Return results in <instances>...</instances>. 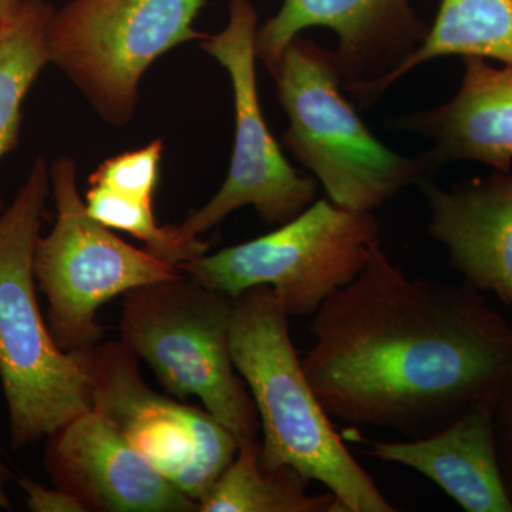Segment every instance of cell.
I'll list each match as a JSON object with an SVG mask.
<instances>
[{
    "instance_id": "obj_1",
    "label": "cell",
    "mask_w": 512,
    "mask_h": 512,
    "mask_svg": "<svg viewBox=\"0 0 512 512\" xmlns=\"http://www.w3.org/2000/svg\"><path fill=\"white\" fill-rule=\"evenodd\" d=\"M303 370L330 419L430 436L512 376V325L480 291L410 279L379 245L313 315Z\"/></svg>"
},
{
    "instance_id": "obj_2",
    "label": "cell",
    "mask_w": 512,
    "mask_h": 512,
    "mask_svg": "<svg viewBox=\"0 0 512 512\" xmlns=\"http://www.w3.org/2000/svg\"><path fill=\"white\" fill-rule=\"evenodd\" d=\"M229 345L258 412L265 468L292 467L319 481L340 512H394L333 427L293 348L289 316L269 286L235 296Z\"/></svg>"
},
{
    "instance_id": "obj_3",
    "label": "cell",
    "mask_w": 512,
    "mask_h": 512,
    "mask_svg": "<svg viewBox=\"0 0 512 512\" xmlns=\"http://www.w3.org/2000/svg\"><path fill=\"white\" fill-rule=\"evenodd\" d=\"M49 191V165L37 158L0 214V384L15 450L92 410L82 362L57 346L37 301L33 255Z\"/></svg>"
},
{
    "instance_id": "obj_4",
    "label": "cell",
    "mask_w": 512,
    "mask_h": 512,
    "mask_svg": "<svg viewBox=\"0 0 512 512\" xmlns=\"http://www.w3.org/2000/svg\"><path fill=\"white\" fill-rule=\"evenodd\" d=\"M269 73L288 114L284 146L333 204L373 212L433 168L426 154L402 156L373 136L342 92L332 50L298 36Z\"/></svg>"
},
{
    "instance_id": "obj_5",
    "label": "cell",
    "mask_w": 512,
    "mask_h": 512,
    "mask_svg": "<svg viewBox=\"0 0 512 512\" xmlns=\"http://www.w3.org/2000/svg\"><path fill=\"white\" fill-rule=\"evenodd\" d=\"M234 298L181 272L124 295L121 342L177 399L194 396L238 443L258 440V412L229 345Z\"/></svg>"
},
{
    "instance_id": "obj_6",
    "label": "cell",
    "mask_w": 512,
    "mask_h": 512,
    "mask_svg": "<svg viewBox=\"0 0 512 512\" xmlns=\"http://www.w3.org/2000/svg\"><path fill=\"white\" fill-rule=\"evenodd\" d=\"M380 244L373 212L313 201L281 228L178 266L212 291L241 295L269 286L289 318L313 316L333 293L355 281Z\"/></svg>"
},
{
    "instance_id": "obj_7",
    "label": "cell",
    "mask_w": 512,
    "mask_h": 512,
    "mask_svg": "<svg viewBox=\"0 0 512 512\" xmlns=\"http://www.w3.org/2000/svg\"><path fill=\"white\" fill-rule=\"evenodd\" d=\"M76 174V163L67 156L50 167L56 221L46 237L37 238L33 255L36 284L49 303L47 326L57 346L69 353L103 338L96 319L101 306L181 274L177 266L131 247L94 220L80 197Z\"/></svg>"
},
{
    "instance_id": "obj_8",
    "label": "cell",
    "mask_w": 512,
    "mask_h": 512,
    "mask_svg": "<svg viewBox=\"0 0 512 512\" xmlns=\"http://www.w3.org/2000/svg\"><path fill=\"white\" fill-rule=\"evenodd\" d=\"M204 6L205 0H69L47 26L49 63L104 120L124 126L148 67L174 47L207 36L194 28Z\"/></svg>"
},
{
    "instance_id": "obj_9",
    "label": "cell",
    "mask_w": 512,
    "mask_h": 512,
    "mask_svg": "<svg viewBox=\"0 0 512 512\" xmlns=\"http://www.w3.org/2000/svg\"><path fill=\"white\" fill-rule=\"evenodd\" d=\"M258 13L252 0H229L227 26L201 40L202 50L227 70L234 92L235 141L220 191L181 224L178 237L198 235L251 205L268 224H286L315 201L316 180L286 160L266 124L256 84Z\"/></svg>"
},
{
    "instance_id": "obj_10",
    "label": "cell",
    "mask_w": 512,
    "mask_h": 512,
    "mask_svg": "<svg viewBox=\"0 0 512 512\" xmlns=\"http://www.w3.org/2000/svg\"><path fill=\"white\" fill-rule=\"evenodd\" d=\"M73 353L89 377L92 409L198 503L237 456L234 434L204 407L154 392L141 377L138 357L121 340Z\"/></svg>"
},
{
    "instance_id": "obj_11",
    "label": "cell",
    "mask_w": 512,
    "mask_h": 512,
    "mask_svg": "<svg viewBox=\"0 0 512 512\" xmlns=\"http://www.w3.org/2000/svg\"><path fill=\"white\" fill-rule=\"evenodd\" d=\"M312 28L338 36L333 56L343 83L372 82L393 72L430 30L410 0H284L256 32V57L271 72L286 47Z\"/></svg>"
},
{
    "instance_id": "obj_12",
    "label": "cell",
    "mask_w": 512,
    "mask_h": 512,
    "mask_svg": "<svg viewBox=\"0 0 512 512\" xmlns=\"http://www.w3.org/2000/svg\"><path fill=\"white\" fill-rule=\"evenodd\" d=\"M45 464L56 487L87 511L195 512L178 490L96 410L80 414L47 437Z\"/></svg>"
},
{
    "instance_id": "obj_13",
    "label": "cell",
    "mask_w": 512,
    "mask_h": 512,
    "mask_svg": "<svg viewBox=\"0 0 512 512\" xmlns=\"http://www.w3.org/2000/svg\"><path fill=\"white\" fill-rule=\"evenodd\" d=\"M429 232L464 282L512 308V174L495 171L453 190L423 181Z\"/></svg>"
},
{
    "instance_id": "obj_14",
    "label": "cell",
    "mask_w": 512,
    "mask_h": 512,
    "mask_svg": "<svg viewBox=\"0 0 512 512\" xmlns=\"http://www.w3.org/2000/svg\"><path fill=\"white\" fill-rule=\"evenodd\" d=\"M399 130L429 138L431 167L473 161L510 173L512 167V67L464 57L460 90L446 104L394 121Z\"/></svg>"
},
{
    "instance_id": "obj_15",
    "label": "cell",
    "mask_w": 512,
    "mask_h": 512,
    "mask_svg": "<svg viewBox=\"0 0 512 512\" xmlns=\"http://www.w3.org/2000/svg\"><path fill=\"white\" fill-rule=\"evenodd\" d=\"M497 404H481L421 439L372 441L370 454L423 474L467 512H512L495 440Z\"/></svg>"
},
{
    "instance_id": "obj_16",
    "label": "cell",
    "mask_w": 512,
    "mask_h": 512,
    "mask_svg": "<svg viewBox=\"0 0 512 512\" xmlns=\"http://www.w3.org/2000/svg\"><path fill=\"white\" fill-rule=\"evenodd\" d=\"M446 56L481 57L512 67V0H440L426 39L397 69L372 82L343 86L370 106L416 67Z\"/></svg>"
},
{
    "instance_id": "obj_17",
    "label": "cell",
    "mask_w": 512,
    "mask_h": 512,
    "mask_svg": "<svg viewBox=\"0 0 512 512\" xmlns=\"http://www.w3.org/2000/svg\"><path fill=\"white\" fill-rule=\"evenodd\" d=\"M261 444H239L237 456L198 501L200 512H340L332 494L308 493L311 480L292 467L265 468Z\"/></svg>"
},
{
    "instance_id": "obj_18",
    "label": "cell",
    "mask_w": 512,
    "mask_h": 512,
    "mask_svg": "<svg viewBox=\"0 0 512 512\" xmlns=\"http://www.w3.org/2000/svg\"><path fill=\"white\" fill-rule=\"evenodd\" d=\"M53 12L46 0H22L0 28V160L18 146L23 101L49 63L47 26Z\"/></svg>"
},
{
    "instance_id": "obj_19",
    "label": "cell",
    "mask_w": 512,
    "mask_h": 512,
    "mask_svg": "<svg viewBox=\"0 0 512 512\" xmlns=\"http://www.w3.org/2000/svg\"><path fill=\"white\" fill-rule=\"evenodd\" d=\"M84 202L94 220L140 239L150 254L177 268L207 254L210 247L201 239L184 241L178 237L174 225L160 227L154 218L153 202L126 197L99 185H89Z\"/></svg>"
},
{
    "instance_id": "obj_20",
    "label": "cell",
    "mask_w": 512,
    "mask_h": 512,
    "mask_svg": "<svg viewBox=\"0 0 512 512\" xmlns=\"http://www.w3.org/2000/svg\"><path fill=\"white\" fill-rule=\"evenodd\" d=\"M161 154L163 140L157 138L140 150L111 157L94 171L89 185H99L126 197L153 202L160 177Z\"/></svg>"
},
{
    "instance_id": "obj_21",
    "label": "cell",
    "mask_w": 512,
    "mask_h": 512,
    "mask_svg": "<svg viewBox=\"0 0 512 512\" xmlns=\"http://www.w3.org/2000/svg\"><path fill=\"white\" fill-rule=\"evenodd\" d=\"M494 427L498 461L512 500V376L495 406Z\"/></svg>"
},
{
    "instance_id": "obj_22",
    "label": "cell",
    "mask_w": 512,
    "mask_h": 512,
    "mask_svg": "<svg viewBox=\"0 0 512 512\" xmlns=\"http://www.w3.org/2000/svg\"><path fill=\"white\" fill-rule=\"evenodd\" d=\"M26 504L33 512H87L79 498L63 488H47L30 478L19 480Z\"/></svg>"
},
{
    "instance_id": "obj_23",
    "label": "cell",
    "mask_w": 512,
    "mask_h": 512,
    "mask_svg": "<svg viewBox=\"0 0 512 512\" xmlns=\"http://www.w3.org/2000/svg\"><path fill=\"white\" fill-rule=\"evenodd\" d=\"M10 478L9 468L5 466L2 460V448H0V510H9L10 503L8 494H6V484Z\"/></svg>"
},
{
    "instance_id": "obj_24",
    "label": "cell",
    "mask_w": 512,
    "mask_h": 512,
    "mask_svg": "<svg viewBox=\"0 0 512 512\" xmlns=\"http://www.w3.org/2000/svg\"><path fill=\"white\" fill-rule=\"evenodd\" d=\"M20 3L22 0H0V26L15 15Z\"/></svg>"
},
{
    "instance_id": "obj_25",
    "label": "cell",
    "mask_w": 512,
    "mask_h": 512,
    "mask_svg": "<svg viewBox=\"0 0 512 512\" xmlns=\"http://www.w3.org/2000/svg\"><path fill=\"white\" fill-rule=\"evenodd\" d=\"M0 28H2V26H0Z\"/></svg>"
}]
</instances>
